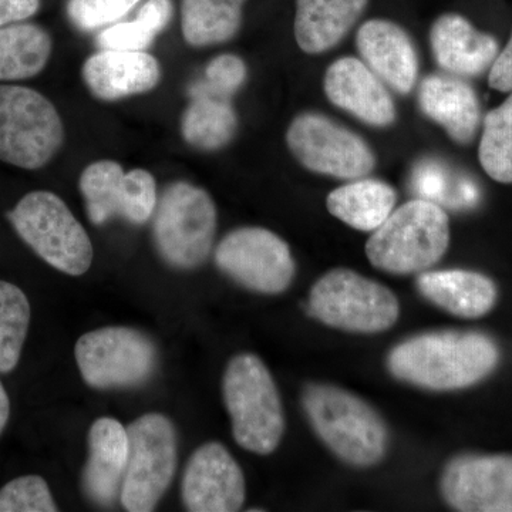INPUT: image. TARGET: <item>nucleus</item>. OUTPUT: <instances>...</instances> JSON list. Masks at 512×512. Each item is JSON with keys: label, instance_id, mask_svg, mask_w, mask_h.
I'll list each match as a JSON object with an SVG mask.
<instances>
[{"label": "nucleus", "instance_id": "obj_1", "mask_svg": "<svg viewBox=\"0 0 512 512\" xmlns=\"http://www.w3.org/2000/svg\"><path fill=\"white\" fill-rule=\"evenodd\" d=\"M500 349L477 330H437L403 340L387 355L394 379L431 392H454L483 382L497 369Z\"/></svg>", "mask_w": 512, "mask_h": 512}, {"label": "nucleus", "instance_id": "obj_2", "mask_svg": "<svg viewBox=\"0 0 512 512\" xmlns=\"http://www.w3.org/2000/svg\"><path fill=\"white\" fill-rule=\"evenodd\" d=\"M302 406L316 436L343 463L366 468L386 457L389 427L356 394L333 384L311 383L303 389Z\"/></svg>", "mask_w": 512, "mask_h": 512}, {"label": "nucleus", "instance_id": "obj_3", "mask_svg": "<svg viewBox=\"0 0 512 512\" xmlns=\"http://www.w3.org/2000/svg\"><path fill=\"white\" fill-rule=\"evenodd\" d=\"M450 221L436 202L417 198L394 210L366 242V256L392 275L424 272L446 254Z\"/></svg>", "mask_w": 512, "mask_h": 512}, {"label": "nucleus", "instance_id": "obj_4", "mask_svg": "<svg viewBox=\"0 0 512 512\" xmlns=\"http://www.w3.org/2000/svg\"><path fill=\"white\" fill-rule=\"evenodd\" d=\"M222 394L238 446L259 456L274 453L284 437L285 414L265 363L252 353L232 357L222 379Z\"/></svg>", "mask_w": 512, "mask_h": 512}, {"label": "nucleus", "instance_id": "obj_5", "mask_svg": "<svg viewBox=\"0 0 512 512\" xmlns=\"http://www.w3.org/2000/svg\"><path fill=\"white\" fill-rule=\"evenodd\" d=\"M16 234L46 264L70 276H82L93 262L89 234L66 202L50 191L26 194L9 212Z\"/></svg>", "mask_w": 512, "mask_h": 512}, {"label": "nucleus", "instance_id": "obj_6", "mask_svg": "<svg viewBox=\"0 0 512 512\" xmlns=\"http://www.w3.org/2000/svg\"><path fill=\"white\" fill-rule=\"evenodd\" d=\"M309 315L329 328L376 335L396 325L400 303L386 286L348 268L320 276L312 286Z\"/></svg>", "mask_w": 512, "mask_h": 512}, {"label": "nucleus", "instance_id": "obj_7", "mask_svg": "<svg viewBox=\"0 0 512 512\" xmlns=\"http://www.w3.org/2000/svg\"><path fill=\"white\" fill-rule=\"evenodd\" d=\"M217 220V207L207 191L187 181L168 185L154 211L158 254L173 268H198L211 254Z\"/></svg>", "mask_w": 512, "mask_h": 512}, {"label": "nucleus", "instance_id": "obj_8", "mask_svg": "<svg viewBox=\"0 0 512 512\" xmlns=\"http://www.w3.org/2000/svg\"><path fill=\"white\" fill-rule=\"evenodd\" d=\"M64 143V126L52 101L25 86H0V160L39 170Z\"/></svg>", "mask_w": 512, "mask_h": 512}, {"label": "nucleus", "instance_id": "obj_9", "mask_svg": "<svg viewBox=\"0 0 512 512\" xmlns=\"http://www.w3.org/2000/svg\"><path fill=\"white\" fill-rule=\"evenodd\" d=\"M130 451L121 485V504L130 512H150L167 493L177 470V431L160 413L138 417L127 427Z\"/></svg>", "mask_w": 512, "mask_h": 512}, {"label": "nucleus", "instance_id": "obj_10", "mask_svg": "<svg viewBox=\"0 0 512 512\" xmlns=\"http://www.w3.org/2000/svg\"><path fill=\"white\" fill-rule=\"evenodd\" d=\"M77 366L87 386L97 390L137 387L151 379L158 353L146 333L127 326H107L77 340Z\"/></svg>", "mask_w": 512, "mask_h": 512}, {"label": "nucleus", "instance_id": "obj_11", "mask_svg": "<svg viewBox=\"0 0 512 512\" xmlns=\"http://www.w3.org/2000/svg\"><path fill=\"white\" fill-rule=\"evenodd\" d=\"M286 144L306 170L338 180L366 177L376 167L369 144L325 114H298L286 131Z\"/></svg>", "mask_w": 512, "mask_h": 512}, {"label": "nucleus", "instance_id": "obj_12", "mask_svg": "<svg viewBox=\"0 0 512 512\" xmlns=\"http://www.w3.org/2000/svg\"><path fill=\"white\" fill-rule=\"evenodd\" d=\"M215 264L237 284L252 292L279 295L296 274L288 242L261 227L234 229L215 249Z\"/></svg>", "mask_w": 512, "mask_h": 512}, {"label": "nucleus", "instance_id": "obj_13", "mask_svg": "<svg viewBox=\"0 0 512 512\" xmlns=\"http://www.w3.org/2000/svg\"><path fill=\"white\" fill-rule=\"evenodd\" d=\"M79 188L94 225H104L114 217L143 225L156 211V178L143 168L124 171L117 161H96L84 168Z\"/></svg>", "mask_w": 512, "mask_h": 512}, {"label": "nucleus", "instance_id": "obj_14", "mask_svg": "<svg viewBox=\"0 0 512 512\" xmlns=\"http://www.w3.org/2000/svg\"><path fill=\"white\" fill-rule=\"evenodd\" d=\"M448 507L461 512H512V454H460L440 477Z\"/></svg>", "mask_w": 512, "mask_h": 512}, {"label": "nucleus", "instance_id": "obj_15", "mask_svg": "<svg viewBox=\"0 0 512 512\" xmlns=\"http://www.w3.org/2000/svg\"><path fill=\"white\" fill-rule=\"evenodd\" d=\"M181 494L188 511L234 512L245 503L247 484L227 448L211 441L198 447L188 460Z\"/></svg>", "mask_w": 512, "mask_h": 512}, {"label": "nucleus", "instance_id": "obj_16", "mask_svg": "<svg viewBox=\"0 0 512 512\" xmlns=\"http://www.w3.org/2000/svg\"><path fill=\"white\" fill-rule=\"evenodd\" d=\"M323 90L333 106L367 126L386 128L397 120L396 104L386 84L356 57H342L330 64Z\"/></svg>", "mask_w": 512, "mask_h": 512}, {"label": "nucleus", "instance_id": "obj_17", "mask_svg": "<svg viewBox=\"0 0 512 512\" xmlns=\"http://www.w3.org/2000/svg\"><path fill=\"white\" fill-rule=\"evenodd\" d=\"M363 63L394 92L407 96L419 80V55L409 33L387 19H370L356 33Z\"/></svg>", "mask_w": 512, "mask_h": 512}, {"label": "nucleus", "instance_id": "obj_18", "mask_svg": "<svg viewBox=\"0 0 512 512\" xmlns=\"http://www.w3.org/2000/svg\"><path fill=\"white\" fill-rule=\"evenodd\" d=\"M430 46L440 69L461 79L490 72L501 50L493 35L474 28L458 13H444L434 20Z\"/></svg>", "mask_w": 512, "mask_h": 512}, {"label": "nucleus", "instance_id": "obj_19", "mask_svg": "<svg viewBox=\"0 0 512 512\" xmlns=\"http://www.w3.org/2000/svg\"><path fill=\"white\" fill-rule=\"evenodd\" d=\"M82 76L96 99L117 101L156 89L161 67L146 50L103 49L84 62Z\"/></svg>", "mask_w": 512, "mask_h": 512}, {"label": "nucleus", "instance_id": "obj_20", "mask_svg": "<svg viewBox=\"0 0 512 512\" xmlns=\"http://www.w3.org/2000/svg\"><path fill=\"white\" fill-rule=\"evenodd\" d=\"M417 101L421 113L446 130L454 143H473L481 124L476 90L453 74H430L421 80Z\"/></svg>", "mask_w": 512, "mask_h": 512}, {"label": "nucleus", "instance_id": "obj_21", "mask_svg": "<svg viewBox=\"0 0 512 512\" xmlns=\"http://www.w3.org/2000/svg\"><path fill=\"white\" fill-rule=\"evenodd\" d=\"M128 451L127 427L111 417L94 421L89 431V460L83 471L84 491L94 504L110 507L119 497Z\"/></svg>", "mask_w": 512, "mask_h": 512}, {"label": "nucleus", "instance_id": "obj_22", "mask_svg": "<svg viewBox=\"0 0 512 512\" xmlns=\"http://www.w3.org/2000/svg\"><path fill=\"white\" fill-rule=\"evenodd\" d=\"M416 285L424 299L463 319L483 318L493 311L498 299L493 279L466 269L424 271Z\"/></svg>", "mask_w": 512, "mask_h": 512}, {"label": "nucleus", "instance_id": "obj_23", "mask_svg": "<svg viewBox=\"0 0 512 512\" xmlns=\"http://www.w3.org/2000/svg\"><path fill=\"white\" fill-rule=\"evenodd\" d=\"M369 0H296L295 39L302 52L322 55L359 22Z\"/></svg>", "mask_w": 512, "mask_h": 512}, {"label": "nucleus", "instance_id": "obj_24", "mask_svg": "<svg viewBox=\"0 0 512 512\" xmlns=\"http://www.w3.org/2000/svg\"><path fill=\"white\" fill-rule=\"evenodd\" d=\"M187 109L181 116V136L185 143L201 151L227 147L238 131V116L229 97L212 92L205 83L188 89Z\"/></svg>", "mask_w": 512, "mask_h": 512}, {"label": "nucleus", "instance_id": "obj_25", "mask_svg": "<svg viewBox=\"0 0 512 512\" xmlns=\"http://www.w3.org/2000/svg\"><path fill=\"white\" fill-rule=\"evenodd\" d=\"M397 192L375 178H357L330 192L326 207L333 217L362 232L376 231L394 211Z\"/></svg>", "mask_w": 512, "mask_h": 512}, {"label": "nucleus", "instance_id": "obj_26", "mask_svg": "<svg viewBox=\"0 0 512 512\" xmlns=\"http://www.w3.org/2000/svg\"><path fill=\"white\" fill-rule=\"evenodd\" d=\"M53 52L47 30L35 23L0 28V82L32 79L45 70Z\"/></svg>", "mask_w": 512, "mask_h": 512}, {"label": "nucleus", "instance_id": "obj_27", "mask_svg": "<svg viewBox=\"0 0 512 512\" xmlns=\"http://www.w3.org/2000/svg\"><path fill=\"white\" fill-rule=\"evenodd\" d=\"M245 0H183L181 29L192 47L222 45L241 29Z\"/></svg>", "mask_w": 512, "mask_h": 512}, {"label": "nucleus", "instance_id": "obj_28", "mask_svg": "<svg viewBox=\"0 0 512 512\" xmlns=\"http://www.w3.org/2000/svg\"><path fill=\"white\" fill-rule=\"evenodd\" d=\"M173 0H147L131 22L116 23L97 36L103 49L137 50L143 52L153 45L173 18Z\"/></svg>", "mask_w": 512, "mask_h": 512}, {"label": "nucleus", "instance_id": "obj_29", "mask_svg": "<svg viewBox=\"0 0 512 512\" xmlns=\"http://www.w3.org/2000/svg\"><path fill=\"white\" fill-rule=\"evenodd\" d=\"M478 158L488 177L512 184V92L484 117Z\"/></svg>", "mask_w": 512, "mask_h": 512}, {"label": "nucleus", "instance_id": "obj_30", "mask_svg": "<svg viewBox=\"0 0 512 512\" xmlns=\"http://www.w3.org/2000/svg\"><path fill=\"white\" fill-rule=\"evenodd\" d=\"M32 309L19 286L0 281V373L18 366L28 338Z\"/></svg>", "mask_w": 512, "mask_h": 512}, {"label": "nucleus", "instance_id": "obj_31", "mask_svg": "<svg viewBox=\"0 0 512 512\" xmlns=\"http://www.w3.org/2000/svg\"><path fill=\"white\" fill-rule=\"evenodd\" d=\"M59 511L45 478L22 476L0 488V512Z\"/></svg>", "mask_w": 512, "mask_h": 512}, {"label": "nucleus", "instance_id": "obj_32", "mask_svg": "<svg viewBox=\"0 0 512 512\" xmlns=\"http://www.w3.org/2000/svg\"><path fill=\"white\" fill-rule=\"evenodd\" d=\"M140 0H67V18L82 32L111 25L127 15Z\"/></svg>", "mask_w": 512, "mask_h": 512}, {"label": "nucleus", "instance_id": "obj_33", "mask_svg": "<svg viewBox=\"0 0 512 512\" xmlns=\"http://www.w3.org/2000/svg\"><path fill=\"white\" fill-rule=\"evenodd\" d=\"M247 64L239 56L225 53L212 59L205 67L202 82L212 92L231 99L247 80Z\"/></svg>", "mask_w": 512, "mask_h": 512}, {"label": "nucleus", "instance_id": "obj_34", "mask_svg": "<svg viewBox=\"0 0 512 512\" xmlns=\"http://www.w3.org/2000/svg\"><path fill=\"white\" fill-rule=\"evenodd\" d=\"M413 185L414 190L423 200L431 202L443 200L447 191L446 173L443 167L434 161H424L414 171Z\"/></svg>", "mask_w": 512, "mask_h": 512}, {"label": "nucleus", "instance_id": "obj_35", "mask_svg": "<svg viewBox=\"0 0 512 512\" xmlns=\"http://www.w3.org/2000/svg\"><path fill=\"white\" fill-rule=\"evenodd\" d=\"M488 83H490L491 89L497 90V92H512V33L507 45L500 50V55L491 66Z\"/></svg>", "mask_w": 512, "mask_h": 512}, {"label": "nucleus", "instance_id": "obj_36", "mask_svg": "<svg viewBox=\"0 0 512 512\" xmlns=\"http://www.w3.org/2000/svg\"><path fill=\"white\" fill-rule=\"evenodd\" d=\"M40 0H0V28L25 22L40 9Z\"/></svg>", "mask_w": 512, "mask_h": 512}, {"label": "nucleus", "instance_id": "obj_37", "mask_svg": "<svg viewBox=\"0 0 512 512\" xmlns=\"http://www.w3.org/2000/svg\"><path fill=\"white\" fill-rule=\"evenodd\" d=\"M10 417V400L5 386L0 382V436L8 426Z\"/></svg>", "mask_w": 512, "mask_h": 512}]
</instances>
